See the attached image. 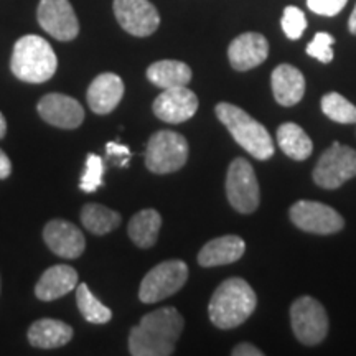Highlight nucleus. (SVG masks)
Here are the masks:
<instances>
[{
  "label": "nucleus",
  "mask_w": 356,
  "mask_h": 356,
  "mask_svg": "<svg viewBox=\"0 0 356 356\" xmlns=\"http://www.w3.org/2000/svg\"><path fill=\"white\" fill-rule=\"evenodd\" d=\"M184 317L173 307L154 310L140 318L129 335V351L134 356H168L184 332Z\"/></svg>",
  "instance_id": "1"
},
{
  "label": "nucleus",
  "mask_w": 356,
  "mask_h": 356,
  "mask_svg": "<svg viewBox=\"0 0 356 356\" xmlns=\"http://www.w3.org/2000/svg\"><path fill=\"white\" fill-rule=\"evenodd\" d=\"M257 297L244 279L231 277L213 293L208 315L211 323L221 330H229L246 322L256 310Z\"/></svg>",
  "instance_id": "2"
},
{
  "label": "nucleus",
  "mask_w": 356,
  "mask_h": 356,
  "mask_svg": "<svg viewBox=\"0 0 356 356\" xmlns=\"http://www.w3.org/2000/svg\"><path fill=\"white\" fill-rule=\"evenodd\" d=\"M215 113L222 126L228 129L233 139L246 152L257 160H267L274 155V142L267 129L251 118L246 111L229 102H220Z\"/></svg>",
  "instance_id": "3"
},
{
  "label": "nucleus",
  "mask_w": 356,
  "mask_h": 356,
  "mask_svg": "<svg viewBox=\"0 0 356 356\" xmlns=\"http://www.w3.org/2000/svg\"><path fill=\"white\" fill-rule=\"evenodd\" d=\"M56 66L58 60L51 44L38 35H25L13 47L10 68L22 81H48L55 74Z\"/></svg>",
  "instance_id": "4"
},
{
  "label": "nucleus",
  "mask_w": 356,
  "mask_h": 356,
  "mask_svg": "<svg viewBox=\"0 0 356 356\" xmlns=\"http://www.w3.org/2000/svg\"><path fill=\"white\" fill-rule=\"evenodd\" d=\"M188 160V142L181 134L159 131L149 139L145 150V165L150 172L165 175L180 170Z\"/></svg>",
  "instance_id": "5"
},
{
  "label": "nucleus",
  "mask_w": 356,
  "mask_h": 356,
  "mask_svg": "<svg viewBox=\"0 0 356 356\" xmlns=\"http://www.w3.org/2000/svg\"><path fill=\"white\" fill-rule=\"evenodd\" d=\"M188 279V267L184 261H165L150 269L142 279L139 299L144 304H157L180 291Z\"/></svg>",
  "instance_id": "6"
},
{
  "label": "nucleus",
  "mask_w": 356,
  "mask_h": 356,
  "mask_svg": "<svg viewBox=\"0 0 356 356\" xmlns=\"http://www.w3.org/2000/svg\"><path fill=\"white\" fill-rule=\"evenodd\" d=\"M226 195L236 211L249 215L259 207V184L251 163L246 159H234L226 175Z\"/></svg>",
  "instance_id": "7"
},
{
  "label": "nucleus",
  "mask_w": 356,
  "mask_h": 356,
  "mask_svg": "<svg viewBox=\"0 0 356 356\" xmlns=\"http://www.w3.org/2000/svg\"><path fill=\"white\" fill-rule=\"evenodd\" d=\"M355 177L356 150L338 142L325 150L314 170V181L325 190H335Z\"/></svg>",
  "instance_id": "8"
},
{
  "label": "nucleus",
  "mask_w": 356,
  "mask_h": 356,
  "mask_svg": "<svg viewBox=\"0 0 356 356\" xmlns=\"http://www.w3.org/2000/svg\"><path fill=\"white\" fill-rule=\"evenodd\" d=\"M292 330L304 345H318L328 333V317L323 305L309 296L300 297L291 307Z\"/></svg>",
  "instance_id": "9"
},
{
  "label": "nucleus",
  "mask_w": 356,
  "mask_h": 356,
  "mask_svg": "<svg viewBox=\"0 0 356 356\" xmlns=\"http://www.w3.org/2000/svg\"><path fill=\"white\" fill-rule=\"evenodd\" d=\"M291 220L299 229L314 234H333L345 226L343 218L332 207L309 200L292 204Z\"/></svg>",
  "instance_id": "10"
},
{
  "label": "nucleus",
  "mask_w": 356,
  "mask_h": 356,
  "mask_svg": "<svg viewBox=\"0 0 356 356\" xmlns=\"http://www.w3.org/2000/svg\"><path fill=\"white\" fill-rule=\"evenodd\" d=\"M37 19L44 32L60 42H71L79 33L78 17L70 0H42Z\"/></svg>",
  "instance_id": "11"
},
{
  "label": "nucleus",
  "mask_w": 356,
  "mask_h": 356,
  "mask_svg": "<svg viewBox=\"0 0 356 356\" xmlns=\"http://www.w3.org/2000/svg\"><path fill=\"white\" fill-rule=\"evenodd\" d=\"M119 25L134 37H150L160 25V15L149 0H114Z\"/></svg>",
  "instance_id": "12"
},
{
  "label": "nucleus",
  "mask_w": 356,
  "mask_h": 356,
  "mask_svg": "<svg viewBox=\"0 0 356 356\" xmlns=\"http://www.w3.org/2000/svg\"><path fill=\"white\" fill-rule=\"evenodd\" d=\"M198 111V97L186 86L163 89L154 101V114L160 121L181 124L188 121Z\"/></svg>",
  "instance_id": "13"
},
{
  "label": "nucleus",
  "mask_w": 356,
  "mask_h": 356,
  "mask_svg": "<svg viewBox=\"0 0 356 356\" xmlns=\"http://www.w3.org/2000/svg\"><path fill=\"white\" fill-rule=\"evenodd\" d=\"M37 111L44 122L60 129H76L84 121L83 106L71 96L58 95V92L43 96L38 102Z\"/></svg>",
  "instance_id": "14"
},
{
  "label": "nucleus",
  "mask_w": 356,
  "mask_h": 356,
  "mask_svg": "<svg viewBox=\"0 0 356 356\" xmlns=\"http://www.w3.org/2000/svg\"><path fill=\"white\" fill-rule=\"evenodd\" d=\"M43 239L56 256L66 259H76L84 252L86 241L73 222L65 220H51L44 226Z\"/></svg>",
  "instance_id": "15"
},
{
  "label": "nucleus",
  "mask_w": 356,
  "mask_h": 356,
  "mask_svg": "<svg viewBox=\"0 0 356 356\" xmlns=\"http://www.w3.org/2000/svg\"><path fill=\"white\" fill-rule=\"evenodd\" d=\"M269 55V43L264 35L248 32L239 35L228 48L229 63L236 71H248L262 65Z\"/></svg>",
  "instance_id": "16"
},
{
  "label": "nucleus",
  "mask_w": 356,
  "mask_h": 356,
  "mask_svg": "<svg viewBox=\"0 0 356 356\" xmlns=\"http://www.w3.org/2000/svg\"><path fill=\"white\" fill-rule=\"evenodd\" d=\"M124 96V81L114 73H102L88 88V104L92 113L109 114L118 108Z\"/></svg>",
  "instance_id": "17"
},
{
  "label": "nucleus",
  "mask_w": 356,
  "mask_h": 356,
  "mask_svg": "<svg viewBox=\"0 0 356 356\" xmlns=\"http://www.w3.org/2000/svg\"><path fill=\"white\" fill-rule=\"evenodd\" d=\"M78 287V273L71 266L58 264L44 270L35 286V296L43 302H51Z\"/></svg>",
  "instance_id": "18"
},
{
  "label": "nucleus",
  "mask_w": 356,
  "mask_h": 356,
  "mask_svg": "<svg viewBox=\"0 0 356 356\" xmlns=\"http://www.w3.org/2000/svg\"><path fill=\"white\" fill-rule=\"evenodd\" d=\"M273 92L275 101L280 106H296L302 97L305 95V78L300 73V70H297L292 65H279L277 68L273 71Z\"/></svg>",
  "instance_id": "19"
},
{
  "label": "nucleus",
  "mask_w": 356,
  "mask_h": 356,
  "mask_svg": "<svg viewBox=\"0 0 356 356\" xmlns=\"http://www.w3.org/2000/svg\"><path fill=\"white\" fill-rule=\"evenodd\" d=\"M244 251H246V243L243 238L234 234L221 236L204 244L198 252V262L203 267L226 266L241 259Z\"/></svg>",
  "instance_id": "20"
},
{
  "label": "nucleus",
  "mask_w": 356,
  "mask_h": 356,
  "mask_svg": "<svg viewBox=\"0 0 356 356\" xmlns=\"http://www.w3.org/2000/svg\"><path fill=\"white\" fill-rule=\"evenodd\" d=\"M71 338H73V328L68 323L55 318L37 320L29 330L30 345L43 350L65 346L70 343Z\"/></svg>",
  "instance_id": "21"
},
{
  "label": "nucleus",
  "mask_w": 356,
  "mask_h": 356,
  "mask_svg": "<svg viewBox=\"0 0 356 356\" xmlns=\"http://www.w3.org/2000/svg\"><path fill=\"white\" fill-rule=\"evenodd\" d=\"M147 79L162 89L186 86L191 81V70L184 61L162 60L149 66Z\"/></svg>",
  "instance_id": "22"
},
{
  "label": "nucleus",
  "mask_w": 356,
  "mask_h": 356,
  "mask_svg": "<svg viewBox=\"0 0 356 356\" xmlns=\"http://www.w3.org/2000/svg\"><path fill=\"white\" fill-rule=\"evenodd\" d=\"M160 226H162V216L159 215V211L147 208V210L134 215L132 220L129 221V238L139 248H152L159 239Z\"/></svg>",
  "instance_id": "23"
},
{
  "label": "nucleus",
  "mask_w": 356,
  "mask_h": 356,
  "mask_svg": "<svg viewBox=\"0 0 356 356\" xmlns=\"http://www.w3.org/2000/svg\"><path fill=\"white\" fill-rule=\"evenodd\" d=\"M277 144L287 157L297 162L309 159L314 150V142L307 132L293 122H286L277 129Z\"/></svg>",
  "instance_id": "24"
},
{
  "label": "nucleus",
  "mask_w": 356,
  "mask_h": 356,
  "mask_svg": "<svg viewBox=\"0 0 356 356\" xmlns=\"http://www.w3.org/2000/svg\"><path fill=\"white\" fill-rule=\"evenodd\" d=\"M81 221L89 233L102 236L121 225V215L99 203H88L81 210Z\"/></svg>",
  "instance_id": "25"
},
{
  "label": "nucleus",
  "mask_w": 356,
  "mask_h": 356,
  "mask_svg": "<svg viewBox=\"0 0 356 356\" xmlns=\"http://www.w3.org/2000/svg\"><path fill=\"white\" fill-rule=\"evenodd\" d=\"M76 304L84 320H88L89 323H108L109 320L113 318V312H111V309H108L104 304H101V302L92 296V292L89 291L86 284H79L76 287Z\"/></svg>",
  "instance_id": "26"
},
{
  "label": "nucleus",
  "mask_w": 356,
  "mask_h": 356,
  "mask_svg": "<svg viewBox=\"0 0 356 356\" xmlns=\"http://www.w3.org/2000/svg\"><path fill=\"white\" fill-rule=\"evenodd\" d=\"M322 111L333 122L356 124V106L338 92H328L322 97Z\"/></svg>",
  "instance_id": "27"
},
{
  "label": "nucleus",
  "mask_w": 356,
  "mask_h": 356,
  "mask_svg": "<svg viewBox=\"0 0 356 356\" xmlns=\"http://www.w3.org/2000/svg\"><path fill=\"white\" fill-rule=\"evenodd\" d=\"M104 160H102L99 155L89 154L86 157V168H84V173L81 177V181H79V188L86 193H92L99 186H102V175H104Z\"/></svg>",
  "instance_id": "28"
},
{
  "label": "nucleus",
  "mask_w": 356,
  "mask_h": 356,
  "mask_svg": "<svg viewBox=\"0 0 356 356\" xmlns=\"http://www.w3.org/2000/svg\"><path fill=\"white\" fill-rule=\"evenodd\" d=\"M282 25L284 33L287 35V38L291 40H299L304 33V30L307 29V19H305V13L300 10L299 7H293L289 6L286 7L282 15Z\"/></svg>",
  "instance_id": "29"
},
{
  "label": "nucleus",
  "mask_w": 356,
  "mask_h": 356,
  "mask_svg": "<svg viewBox=\"0 0 356 356\" xmlns=\"http://www.w3.org/2000/svg\"><path fill=\"white\" fill-rule=\"evenodd\" d=\"M335 43V38L330 33L320 32L314 37V40L307 44V55L317 58L322 63H330L333 60L332 44Z\"/></svg>",
  "instance_id": "30"
},
{
  "label": "nucleus",
  "mask_w": 356,
  "mask_h": 356,
  "mask_svg": "<svg viewBox=\"0 0 356 356\" xmlns=\"http://www.w3.org/2000/svg\"><path fill=\"white\" fill-rule=\"evenodd\" d=\"M348 0H307V6L314 13L323 17H333L343 10Z\"/></svg>",
  "instance_id": "31"
},
{
  "label": "nucleus",
  "mask_w": 356,
  "mask_h": 356,
  "mask_svg": "<svg viewBox=\"0 0 356 356\" xmlns=\"http://www.w3.org/2000/svg\"><path fill=\"white\" fill-rule=\"evenodd\" d=\"M106 154H108L109 157L121 159V167H127L129 159H131V150H129V147L118 144V142H108V145H106Z\"/></svg>",
  "instance_id": "32"
},
{
  "label": "nucleus",
  "mask_w": 356,
  "mask_h": 356,
  "mask_svg": "<svg viewBox=\"0 0 356 356\" xmlns=\"http://www.w3.org/2000/svg\"><path fill=\"white\" fill-rule=\"evenodd\" d=\"M233 356H262V351L251 343H239L234 346Z\"/></svg>",
  "instance_id": "33"
},
{
  "label": "nucleus",
  "mask_w": 356,
  "mask_h": 356,
  "mask_svg": "<svg viewBox=\"0 0 356 356\" xmlns=\"http://www.w3.org/2000/svg\"><path fill=\"white\" fill-rule=\"evenodd\" d=\"M12 173V162L3 150H0V178H7Z\"/></svg>",
  "instance_id": "34"
},
{
  "label": "nucleus",
  "mask_w": 356,
  "mask_h": 356,
  "mask_svg": "<svg viewBox=\"0 0 356 356\" xmlns=\"http://www.w3.org/2000/svg\"><path fill=\"white\" fill-rule=\"evenodd\" d=\"M348 29H350V32H351V33L356 35V6H355L353 12H351V15H350V20H348Z\"/></svg>",
  "instance_id": "35"
},
{
  "label": "nucleus",
  "mask_w": 356,
  "mask_h": 356,
  "mask_svg": "<svg viewBox=\"0 0 356 356\" xmlns=\"http://www.w3.org/2000/svg\"><path fill=\"white\" fill-rule=\"evenodd\" d=\"M6 134H7V121L6 118H3V114L0 113V139H2Z\"/></svg>",
  "instance_id": "36"
}]
</instances>
